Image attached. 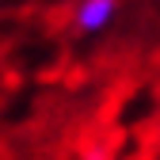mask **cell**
Wrapping results in <instances>:
<instances>
[{"label":"cell","instance_id":"1","mask_svg":"<svg viewBox=\"0 0 160 160\" xmlns=\"http://www.w3.org/2000/svg\"><path fill=\"white\" fill-rule=\"evenodd\" d=\"M114 15V0H80L76 8V27L80 31H99Z\"/></svg>","mask_w":160,"mask_h":160}]
</instances>
